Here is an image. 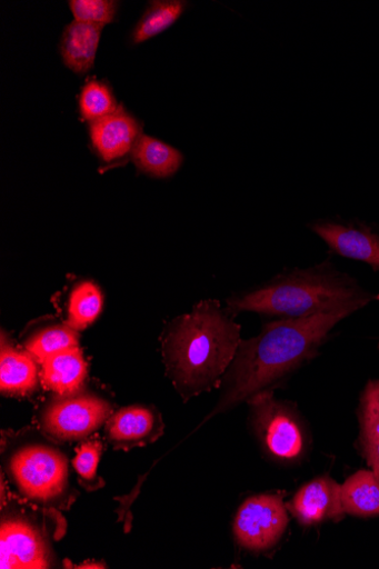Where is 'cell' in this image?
Instances as JSON below:
<instances>
[{
	"mask_svg": "<svg viewBox=\"0 0 379 569\" xmlns=\"http://www.w3.org/2000/svg\"><path fill=\"white\" fill-rule=\"evenodd\" d=\"M356 312L358 309L350 307L303 319H283L265 325L255 338L241 340L225 376L222 397L207 420L281 387L318 355L331 331Z\"/></svg>",
	"mask_w": 379,
	"mask_h": 569,
	"instance_id": "6da1fadb",
	"label": "cell"
},
{
	"mask_svg": "<svg viewBox=\"0 0 379 569\" xmlns=\"http://www.w3.org/2000/svg\"><path fill=\"white\" fill-rule=\"evenodd\" d=\"M240 342L241 327L216 300L200 301L168 326L162 359L184 401L222 385Z\"/></svg>",
	"mask_w": 379,
	"mask_h": 569,
	"instance_id": "7a4b0ae2",
	"label": "cell"
},
{
	"mask_svg": "<svg viewBox=\"0 0 379 569\" xmlns=\"http://www.w3.org/2000/svg\"><path fill=\"white\" fill-rule=\"evenodd\" d=\"M379 300L353 277L339 271L331 260L307 269L285 270L267 283L233 296L228 313L252 312L283 319H303L342 308L358 310Z\"/></svg>",
	"mask_w": 379,
	"mask_h": 569,
	"instance_id": "3957f363",
	"label": "cell"
},
{
	"mask_svg": "<svg viewBox=\"0 0 379 569\" xmlns=\"http://www.w3.org/2000/svg\"><path fill=\"white\" fill-rule=\"evenodd\" d=\"M0 456L2 478L24 501L60 511L70 510L77 501L67 452L38 428L2 431Z\"/></svg>",
	"mask_w": 379,
	"mask_h": 569,
	"instance_id": "277c9868",
	"label": "cell"
},
{
	"mask_svg": "<svg viewBox=\"0 0 379 569\" xmlns=\"http://www.w3.org/2000/svg\"><path fill=\"white\" fill-rule=\"evenodd\" d=\"M62 511L31 505L11 491L2 478L0 496V567L2 569L57 568L53 542L67 533Z\"/></svg>",
	"mask_w": 379,
	"mask_h": 569,
	"instance_id": "5b68a950",
	"label": "cell"
},
{
	"mask_svg": "<svg viewBox=\"0 0 379 569\" xmlns=\"http://www.w3.org/2000/svg\"><path fill=\"white\" fill-rule=\"evenodd\" d=\"M113 413L110 401L84 390L47 401L36 418L37 428L60 443L80 442L94 435Z\"/></svg>",
	"mask_w": 379,
	"mask_h": 569,
	"instance_id": "8992f818",
	"label": "cell"
},
{
	"mask_svg": "<svg viewBox=\"0 0 379 569\" xmlns=\"http://www.w3.org/2000/svg\"><path fill=\"white\" fill-rule=\"evenodd\" d=\"M247 403L250 422L262 448L279 460L299 459L306 451V435L298 411L275 391L257 395Z\"/></svg>",
	"mask_w": 379,
	"mask_h": 569,
	"instance_id": "52a82bcc",
	"label": "cell"
},
{
	"mask_svg": "<svg viewBox=\"0 0 379 569\" xmlns=\"http://www.w3.org/2000/svg\"><path fill=\"white\" fill-rule=\"evenodd\" d=\"M285 492L249 497L239 507L233 522L237 542L251 552L275 548L289 526Z\"/></svg>",
	"mask_w": 379,
	"mask_h": 569,
	"instance_id": "ba28073f",
	"label": "cell"
},
{
	"mask_svg": "<svg viewBox=\"0 0 379 569\" xmlns=\"http://www.w3.org/2000/svg\"><path fill=\"white\" fill-rule=\"evenodd\" d=\"M308 228L332 252L379 272V224L336 218L312 221Z\"/></svg>",
	"mask_w": 379,
	"mask_h": 569,
	"instance_id": "9c48e42d",
	"label": "cell"
},
{
	"mask_svg": "<svg viewBox=\"0 0 379 569\" xmlns=\"http://www.w3.org/2000/svg\"><path fill=\"white\" fill-rule=\"evenodd\" d=\"M164 433L159 412L130 406L113 412L104 425V438L116 450H131L154 442Z\"/></svg>",
	"mask_w": 379,
	"mask_h": 569,
	"instance_id": "30bf717a",
	"label": "cell"
},
{
	"mask_svg": "<svg viewBox=\"0 0 379 569\" xmlns=\"http://www.w3.org/2000/svg\"><path fill=\"white\" fill-rule=\"evenodd\" d=\"M302 526L323 521H340L345 516L342 486L330 477H321L303 486L293 499L286 503Z\"/></svg>",
	"mask_w": 379,
	"mask_h": 569,
	"instance_id": "8fae6325",
	"label": "cell"
},
{
	"mask_svg": "<svg viewBox=\"0 0 379 569\" xmlns=\"http://www.w3.org/2000/svg\"><path fill=\"white\" fill-rule=\"evenodd\" d=\"M141 131V124L122 106L113 114L89 124L92 147L104 162L120 160L132 152Z\"/></svg>",
	"mask_w": 379,
	"mask_h": 569,
	"instance_id": "7c38bea8",
	"label": "cell"
},
{
	"mask_svg": "<svg viewBox=\"0 0 379 569\" xmlns=\"http://www.w3.org/2000/svg\"><path fill=\"white\" fill-rule=\"evenodd\" d=\"M0 348V391L8 397L31 396L40 381L37 360L26 349L17 348L4 331Z\"/></svg>",
	"mask_w": 379,
	"mask_h": 569,
	"instance_id": "4fadbf2b",
	"label": "cell"
},
{
	"mask_svg": "<svg viewBox=\"0 0 379 569\" xmlns=\"http://www.w3.org/2000/svg\"><path fill=\"white\" fill-rule=\"evenodd\" d=\"M88 365L80 347L59 351L40 363L42 387L58 396H72L83 390Z\"/></svg>",
	"mask_w": 379,
	"mask_h": 569,
	"instance_id": "5bb4252c",
	"label": "cell"
},
{
	"mask_svg": "<svg viewBox=\"0 0 379 569\" xmlns=\"http://www.w3.org/2000/svg\"><path fill=\"white\" fill-rule=\"evenodd\" d=\"M103 27L74 20L64 29L60 51L68 69L79 76L92 70Z\"/></svg>",
	"mask_w": 379,
	"mask_h": 569,
	"instance_id": "9a60e30c",
	"label": "cell"
},
{
	"mask_svg": "<svg viewBox=\"0 0 379 569\" xmlns=\"http://www.w3.org/2000/svg\"><path fill=\"white\" fill-rule=\"evenodd\" d=\"M132 160L142 172L153 178L166 179L180 170L183 154L166 142L142 134L132 150Z\"/></svg>",
	"mask_w": 379,
	"mask_h": 569,
	"instance_id": "2e32d148",
	"label": "cell"
},
{
	"mask_svg": "<svg viewBox=\"0 0 379 569\" xmlns=\"http://www.w3.org/2000/svg\"><path fill=\"white\" fill-rule=\"evenodd\" d=\"M24 349L38 361L62 350L79 347V332L64 323H46L23 339Z\"/></svg>",
	"mask_w": 379,
	"mask_h": 569,
	"instance_id": "e0dca14e",
	"label": "cell"
},
{
	"mask_svg": "<svg viewBox=\"0 0 379 569\" xmlns=\"http://www.w3.org/2000/svg\"><path fill=\"white\" fill-rule=\"evenodd\" d=\"M346 513L370 517L379 515V479L372 471H359L342 486Z\"/></svg>",
	"mask_w": 379,
	"mask_h": 569,
	"instance_id": "ac0fdd59",
	"label": "cell"
},
{
	"mask_svg": "<svg viewBox=\"0 0 379 569\" xmlns=\"http://www.w3.org/2000/svg\"><path fill=\"white\" fill-rule=\"evenodd\" d=\"M188 3L180 0L151 2L132 32V42L139 44L167 31L184 13Z\"/></svg>",
	"mask_w": 379,
	"mask_h": 569,
	"instance_id": "d6986e66",
	"label": "cell"
},
{
	"mask_svg": "<svg viewBox=\"0 0 379 569\" xmlns=\"http://www.w3.org/2000/svg\"><path fill=\"white\" fill-rule=\"evenodd\" d=\"M102 305V293L94 283H79L70 295L66 323L78 332L87 329L100 316Z\"/></svg>",
	"mask_w": 379,
	"mask_h": 569,
	"instance_id": "ffe728a7",
	"label": "cell"
},
{
	"mask_svg": "<svg viewBox=\"0 0 379 569\" xmlns=\"http://www.w3.org/2000/svg\"><path fill=\"white\" fill-rule=\"evenodd\" d=\"M120 108L114 93L106 82L88 80L79 97V109L89 123L113 114Z\"/></svg>",
	"mask_w": 379,
	"mask_h": 569,
	"instance_id": "44dd1931",
	"label": "cell"
},
{
	"mask_svg": "<svg viewBox=\"0 0 379 569\" xmlns=\"http://www.w3.org/2000/svg\"><path fill=\"white\" fill-rule=\"evenodd\" d=\"M102 443L99 440L84 441L72 460L79 483L87 491H97L104 487L103 480L97 475Z\"/></svg>",
	"mask_w": 379,
	"mask_h": 569,
	"instance_id": "7402d4cb",
	"label": "cell"
},
{
	"mask_svg": "<svg viewBox=\"0 0 379 569\" xmlns=\"http://www.w3.org/2000/svg\"><path fill=\"white\" fill-rule=\"evenodd\" d=\"M359 422L360 439L379 442V380H370L360 396Z\"/></svg>",
	"mask_w": 379,
	"mask_h": 569,
	"instance_id": "603a6c76",
	"label": "cell"
},
{
	"mask_svg": "<svg viewBox=\"0 0 379 569\" xmlns=\"http://www.w3.org/2000/svg\"><path fill=\"white\" fill-rule=\"evenodd\" d=\"M69 6L76 21L101 26L113 23L119 10L113 0H72Z\"/></svg>",
	"mask_w": 379,
	"mask_h": 569,
	"instance_id": "cb8c5ba5",
	"label": "cell"
},
{
	"mask_svg": "<svg viewBox=\"0 0 379 569\" xmlns=\"http://www.w3.org/2000/svg\"><path fill=\"white\" fill-rule=\"evenodd\" d=\"M362 453L371 468V471L379 479V442H371L360 439Z\"/></svg>",
	"mask_w": 379,
	"mask_h": 569,
	"instance_id": "d4e9b609",
	"label": "cell"
},
{
	"mask_svg": "<svg viewBox=\"0 0 379 569\" xmlns=\"http://www.w3.org/2000/svg\"><path fill=\"white\" fill-rule=\"evenodd\" d=\"M379 347V346H378Z\"/></svg>",
	"mask_w": 379,
	"mask_h": 569,
	"instance_id": "484cf974",
	"label": "cell"
}]
</instances>
